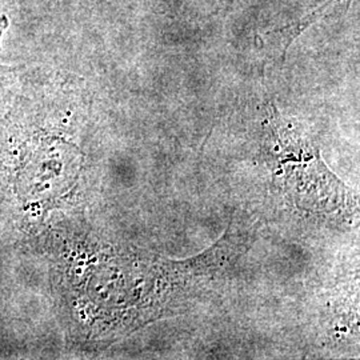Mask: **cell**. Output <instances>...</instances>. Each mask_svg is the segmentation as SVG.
Masks as SVG:
<instances>
[{"mask_svg":"<svg viewBox=\"0 0 360 360\" xmlns=\"http://www.w3.org/2000/svg\"><path fill=\"white\" fill-rule=\"evenodd\" d=\"M7 19L4 18V16H1L0 15V38H1V35H3V31H4V28L7 27Z\"/></svg>","mask_w":360,"mask_h":360,"instance_id":"1","label":"cell"}]
</instances>
